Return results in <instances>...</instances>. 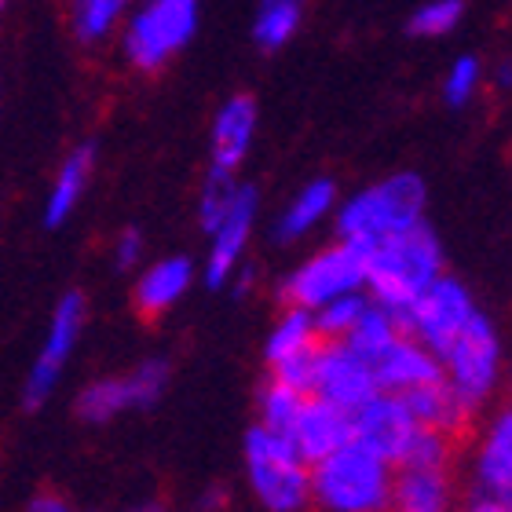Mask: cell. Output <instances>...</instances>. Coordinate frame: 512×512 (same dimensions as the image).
Returning <instances> with one entry per match:
<instances>
[{"mask_svg": "<svg viewBox=\"0 0 512 512\" xmlns=\"http://www.w3.org/2000/svg\"><path fill=\"white\" fill-rule=\"evenodd\" d=\"M461 15H465V0H425V4L410 15L406 30H410V37H425V41L447 37V33L458 30Z\"/></svg>", "mask_w": 512, "mask_h": 512, "instance_id": "4dcf8cb0", "label": "cell"}, {"mask_svg": "<svg viewBox=\"0 0 512 512\" xmlns=\"http://www.w3.org/2000/svg\"><path fill=\"white\" fill-rule=\"evenodd\" d=\"M169 363L165 359H143L125 377H99L77 392V417L88 425H107L125 410H147L169 388Z\"/></svg>", "mask_w": 512, "mask_h": 512, "instance_id": "9c48e42d", "label": "cell"}, {"mask_svg": "<svg viewBox=\"0 0 512 512\" xmlns=\"http://www.w3.org/2000/svg\"><path fill=\"white\" fill-rule=\"evenodd\" d=\"M315 363H319V348H308V352L300 355H289L286 363L271 366V377L289 388H297V392L311 395V384H315Z\"/></svg>", "mask_w": 512, "mask_h": 512, "instance_id": "d6a6232c", "label": "cell"}, {"mask_svg": "<svg viewBox=\"0 0 512 512\" xmlns=\"http://www.w3.org/2000/svg\"><path fill=\"white\" fill-rule=\"evenodd\" d=\"M304 399H308L304 392H297V388H289V384L271 377V381L264 384V392H260V403H256V410H260V421H256V425L271 428L278 436H289V428L297 421Z\"/></svg>", "mask_w": 512, "mask_h": 512, "instance_id": "83f0119b", "label": "cell"}, {"mask_svg": "<svg viewBox=\"0 0 512 512\" xmlns=\"http://www.w3.org/2000/svg\"><path fill=\"white\" fill-rule=\"evenodd\" d=\"M85 297L81 293H66L52 311V326H48V337H44V348L33 363L30 377H26V388H22V403L26 410H37L44 406V399L55 392L59 374H63L66 359L74 355V344L85 330Z\"/></svg>", "mask_w": 512, "mask_h": 512, "instance_id": "30bf717a", "label": "cell"}, {"mask_svg": "<svg viewBox=\"0 0 512 512\" xmlns=\"http://www.w3.org/2000/svg\"><path fill=\"white\" fill-rule=\"evenodd\" d=\"M465 512H512V509H505V505H498V502H483V498H476Z\"/></svg>", "mask_w": 512, "mask_h": 512, "instance_id": "74e56055", "label": "cell"}, {"mask_svg": "<svg viewBox=\"0 0 512 512\" xmlns=\"http://www.w3.org/2000/svg\"><path fill=\"white\" fill-rule=\"evenodd\" d=\"M403 399H406V406H410V414H414L417 425L432 428V432H443V436H450V439L465 436L472 428V417H476V410H469V406L461 403V395L454 392L443 377L425 384V388H417V392L403 395Z\"/></svg>", "mask_w": 512, "mask_h": 512, "instance_id": "ffe728a7", "label": "cell"}, {"mask_svg": "<svg viewBox=\"0 0 512 512\" xmlns=\"http://www.w3.org/2000/svg\"><path fill=\"white\" fill-rule=\"evenodd\" d=\"M194 282V264L187 256H165L158 264H150L143 275L136 278V289H132V308H136L139 319H161L165 311H172L187 297V289Z\"/></svg>", "mask_w": 512, "mask_h": 512, "instance_id": "ac0fdd59", "label": "cell"}, {"mask_svg": "<svg viewBox=\"0 0 512 512\" xmlns=\"http://www.w3.org/2000/svg\"><path fill=\"white\" fill-rule=\"evenodd\" d=\"M128 512H169L161 502H139V505H132Z\"/></svg>", "mask_w": 512, "mask_h": 512, "instance_id": "f35d334b", "label": "cell"}, {"mask_svg": "<svg viewBox=\"0 0 512 512\" xmlns=\"http://www.w3.org/2000/svg\"><path fill=\"white\" fill-rule=\"evenodd\" d=\"M425 205L428 187L417 172L384 176V180L370 183L337 205V213H333L337 238L370 249L381 238L403 235L410 227L425 224Z\"/></svg>", "mask_w": 512, "mask_h": 512, "instance_id": "7a4b0ae2", "label": "cell"}, {"mask_svg": "<svg viewBox=\"0 0 512 512\" xmlns=\"http://www.w3.org/2000/svg\"><path fill=\"white\" fill-rule=\"evenodd\" d=\"M308 0H260L253 19V41L264 52H278L282 44L297 37Z\"/></svg>", "mask_w": 512, "mask_h": 512, "instance_id": "cb8c5ba5", "label": "cell"}, {"mask_svg": "<svg viewBox=\"0 0 512 512\" xmlns=\"http://www.w3.org/2000/svg\"><path fill=\"white\" fill-rule=\"evenodd\" d=\"M92 169H96V147H92V143H81V147H74L66 154V161L59 165V172H55L48 202H44V227H59L70 220L77 202L85 198Z\"/></svg>", "mask_w": 512, "mask_h": 512, "instance_id": "44dd1931", "label": "cell"}, {"mask_svg": "<svg viewBox=\"0 0 512 512\" xmlns=\"http://www.w3.org/2000/svg\"><path fill=\"white\" fill-rule=\"evenodd\" d=\"M311 395H319V399H326V403L355 414L359 406L370 403V399L377 395L374 363L363 359L359 352H352L344 341H322Z\"/></svg>", "mask_w": 512, "mask_h": 512, "instance_id": "8fae6325", "label": "cell"}, {"mask_svg": "<svg viewBox=\"0 0 512 512\" xmlns=\"http://www.w3.org/2000/svg\"><path fill=\"white\" fill-rule=\"evenodd\" d=\"M132 0H70V26L81 44L107 41L118 30L121 15L128 11Z\"/></svg>", "mask_w": 512, "mask_h": 512, "instance_id": "4316f807", "label": "cell"}, {"mask_svg": "<svg viewBox=\"0 0 512 512\" xmlns=\"http://www.w3.org/2000/svg\"><path fill=\"white\" fill-rule=\"evenodd\" d=\"M198 33V0H147L128 19L121 48L132 70L158 74Z\"/></svg>", "mask_w": 512, "mask_h": 512, "instance_id": "5b68a950", "label": "cell"}, {"mask_svg": "<svg viewBox=\"0 0 512 512\" xmlns=\"http://www.w3.org/2000/svg\"><path fill=\"white\" fill-rule=\"evenodd\" d=\"M450 461H454V439L432 428H417L395 469H450Z\"/></svg>", "mask_w": 512, "mask_h": 512, "instance_id": "f546056e", "label": "cell"}, {"mask_svg": "<svg viewBox=\"0 0 512 512\" xmlns=\"http://www.w3.org/2000/svg\"><path fill=\"white\" fill-rule=\"evenodd\" d=\"M238 191H242V183L231 169H209L202 180V191H198V227H202L205 235H213L216 227L224 224L227 213L235 209L238 202Z\"/></svg>", "mask_w": 512, "mask_h": 512, "instance_id": "484cf974", "label": "cell"}, {"mask_svg": "<svg viewBox=\"0 0 512 512\" xmlns=\"http://www.w3.org/2000/svg\"><path fill=\"white\" fill-rule=\"evenodd\" d=\"M352 425H355V443H363L374 454H381L388 465H399V458L406 454L414 432L421 428L414 421V414H410L403 395H388V392H377L370 403L359 406L352 414Z\"/></svg>", "mask_w": 512, "mask_h": 512, "instance_id": "7c38bea8", "label": "cell"}, {"mask_svg": "<svg viewBox=\"0 0 512 512\" xmlns=\"http://www.w3.org/2000/svg\"><path fill=\"white\" fill-rule=\"evenodd\" d=\"M483 85V63L476 55H458L443 77V103L450 110H465Z\"/></svg>", "mask_w": 512, "mask_h": 512, "instance_id": "1f68e13d", "label": "cell"}, {"mask_svg": "<svg viewBox=\"0 0 512 512\" xmlns=\"http://www.w3.org/2000/svg\"><path fill=\"white\" fill-rule=\"evenodd\" d=\"M286 439L297 447V454L308 465H319V461H326L330 454H337V450L348 447L355 439L352 414L319 399V395H308Z\"/></svg>", "mask_w": 512, "mask_h": 512, "instance_id": "4fadbf2b", "label": "cell"}, {"mask_svg": "<svg viewBox=\"0 0 512 512\" xmlns=\"http://www.w3.org/2000/svg\"><path fill=\"white\" fill-rule=\"evenodd\" d=\"M454 480L450 469H395L384 512H450Z\"/></svg>", "mask_w": 512, "mask_h": 512, "instance_id": "d6986e66", "label": "cell"}, {"mask_svg": "<svg viewBox=\"0 0 512 512\" xmlns=\"http://www.w3.org/2000/svg\"><path fill=\"white\" fill-rule=\"evenodd\" d=\"M359 289H366V249L337 238L333 246L319 249L304 264L293 267L282 278L278 297L286 308L319 311L322 304H330L344 293H359Z\"/></svg>", "mask_w": 512, "mask_h": 512, "instance_id": "8992f818", "label": "cell"}, {"mask_svg": "<svg viewBox=\"0 0 512 512\" xmlns=\"http://www.w3.org/2000/svg\"><path fill=\"white\" fill-rule=\"evenodd\" d=\"M26 512H77L74 505L66 502L63 494H52V491H44V494H37L30 505H26Z\"/></svg>", "mask_w": 512, "mask_h": 512, "instance_id": "e575fe53", "label": "cell"}, {"mask_svg": "<svg viewBox=\"0 0 512 512\" xmlns=\"http://www.w3.org/2000/svg\"><path fill=\"white\" fill-rule=\"evenodd\" d=\"M439 363H443V381L461 395V403L469 410H480L502 377V341L491 315L476 311L469 326L439 355Z\"/></svg>", "mask_w": 512, "mask_h": 512, "instance_id": "52a82bcc", "label": "cell"}, {"mask_svg": "<svg viewBox=\"0 0 512 512\" xmlns=\"http://www.w3.org/2000/svg\"><path fill=\"white\" fill-rule=\"evenodd\" d=\"M472 476H476V498L512 509V406H502L487 421L472 458Z\"/></svg>", "mask_w": 512, "mask_h": 512, "instance_id": "5bb4252c", "label": "cell"}, {"mask_svg": "<svg viewBox=\"0 0 512 512\" xmlns=\"http://www.w3.org/2000/svg\"><path fill=\"white\" fill-rule=\"evenodd\" d=\"M246 480L267 512H304L311 505V465L286 436L264 425L246 432Z\"/></svg>", "mask_w": 512, "mask_h": 512, "instance_id": "277c9868", "label": "cell"}, {"mask_svg": "<svg viewBox=\"0 0 512 512\" xmlns=\"http://www.w3.org/2000/svg\"><path fill=\"white\" fill-rule=\"evenodd\" d=\"M256 125H260V110H256L253 96L238 92V96H227L220 103V110H216L213 118V132H209V154H213L216 169L238 172V165L253 150Z\"/></svg>", "mask_w": 512, "mask_h": 512, "instance_id": "e0dca14e", "label": "cell"}, {"mask_svg": "<svg viewBox=\"0 0 512 512\" xmlns=\"http://www.w3.org/2000/svg\"><path fill=\"white\" fill-rule=\"evenodd\" d=\"M443 275V246L428 224H417L403 235L381 238L366 249V289L370 300L388 308L395 319Z\"/></svg>", "mask_w": 512, "mask_h": 512, "instance_id": "6da1fadb", "label": "cell"}, {"mask_svg": "<svg viewBox=\"0 0 512 512\" xmlns=\"http://www.w3.org/2000/svg\"><path fill=\"white\" fill-rule=\"evenodd\" d=\"M366 304H370V293L359 289V293H344V297L322 304L319 311H311L322 341H344L348 330H352L355 322H359V315L366 311Z\"/></svg>", "mask_w": 512, "mask_h": 512, "instance_id": "f1b7e54d", "label": "cell"}, {"mask_svg": "<svg viewBox=\"0 0 512 512\" xmlns=\"http://www.w3.org/2000/svg\"><path fill=\"white\" fill-rule=\"evenodd\" d=\"M395 465L363 443H348L326 461L311 465V502L322 512H384Z\"/></svg>", "mask_w": 512, "mask_h": 512, "instance_id": "3957f363", "label": "cell"}, {"mask_svg": "<svg viewBox=\"0 0 512 512\" xmlns=\"http://www.w3.org/2000/svg\"><path fill=\"white\" fill-rule=\"evenodd\" d=\"M224 502H227V494L220 491V487H213V491L205 494V502H202V505H205V512H216Z\"/></svg>", "mask_w": 512, "mask_h": 512, "instance_id": "8d00e7d4", "label": "cell"}, {"mask_svg": "<svg viewBox=\"0 0 512 512\" xmlns=\"http://www.w3.org/2000/svg\"><path fill=\"white\" fill-rule=\"evenodd\" d=\"M476 311L480 308H476L469 286H465L461 278L443 271V275L403 311L399 326H403L406 337H414L417 344H425L428 352L443 355L450 348V341L469 326Z\"/></svg>", "mask_w": 512, "mask_h": 512, "instance_id": "ba28073f", "label": "cell"}, {"mask_svg": "<svg viewBox=\"0 0 512 512\" xmlns=\"http://www.w3.org/2000/svg\"><path fill=\"white\" fill-rule=\"evenodd\" d=\"M443 377V363L436 352H428L425 344H417L414 337H399L395 344H388L381 355L374 359V381L377 392L388 395H410L425 384Z\"/></svg>", "mask_w": 512, "mask_h": 512, "instance_id": "2e32d148", "label": "cell"}, {"mask_svg": "<svg viewBox=\"0 0 512 512\" xmlns=\"http://www.w3.org/2000/svg\"><path fill=\"white\" fill-rule=\"evenodd\" d=\"M491 81H494V88H498V92H512V59H502V63L494 66Z\"/></svg>", "mask_w": 512, "mask_h": 512, "instance_id": "d590c367", "label": "cell"}, {"mask_svg": "<svg viewBox=\"0 0 512 512\" xmlns=\"http://www.w3.org/2000/svg\"><path fill=\"white\" fill-rule=\"evenodd\" d=\"M322 337H319V326H315V315L304 308H286L278 315V322L271 326L264 341V359L267 366H278L286 363L289 355H300L308 352V348H319Z\"/></svg>", "mask_w": 512, "mask_h": 512, "instance_id": "603a6c76", "label": "cell"}, {"mask_svg": "<svg viewBox=\"0 0 512 512\" xmlns=\"http://www.w3.org/2000/svg\"><path fill=\"white\" fill-rule=\"evenodd\" d=\"M253 224H256V187L242 183L235 209H231L224 224L209 235V256H205V267H202L205 286L209 289H224L227 282H231V275L238 271V264L246 260Z\"/></svg>", "mask_w": 512, "mask_h": 512, "instance_id": "9a60e30c", "label": "cell"}, {"mask_svg": "<svg viewBox=\"0 0 512 512\" xmlns=\"http://www.w3.org/2000/svg\"><path fill=\"white\" fill-rule=\"evenodd\" d=\"M333 213H337V183L319 176V180L304 183L293 194V202L282 209V216H278L275 224V238L278 242H297V238L311 235Z\"/></svg>", "mask_w": 512, "mask_h": 512, "instance_id": "7402d4cb", "label": "cell"}, {"mask_svg": "<svg viewBox=\"0 0 512 512\" xmlns=\"http://www.w3.org/2000/svg\"><path fill=\"white\" fill-rule=\"evenodd\" d=\"M403 337V326H399V319H395L392 311L381 308V304H366V311L359 315V322H355L352 330H348V337H344V344L352 348V352H359L363 359H370L374 363L377 355L388 348V344H395Z\"/></svg>", "mask_w": 512, "mask_h": 512, "instance_id": "d4e9b609", "label": "cell"}, {"mask_svg": "<svg viewBox=\"0 0 512 512\" xmlns=\"http://www.w3.org/2000/svg\"><path fill=\"white\" fill-rule=\"evenodd\" d=\"M143 249H147V242H143V235H139V227H125V231L118 235V242H114V264H118V271L136 267Z\"/></svg>", "mask_w": 512, "mask_h": 512, "instance_id": "836d02e7", "label": "cell"}]
</instances>
